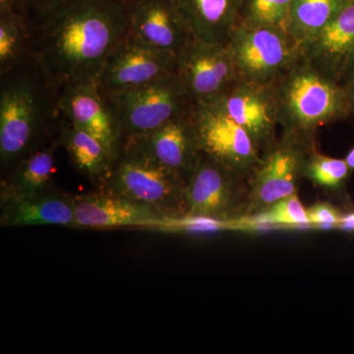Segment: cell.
Listing matches in <instances>:
<instances>
[{
    "instance_id": "obj_29",
    "label": "cell",
    "mask_w": 354,
    "mask_h": 354,
    "mask_svg": "<svg viewBox=\"0 0 354 354\" xmlns=\"http://www.w3.org/2000/svg\"><path fill=\"white\" fill-rule=\"evenodd\" d=\"M57 1V0H18L17 13L29 17Z\"/></svg>"
},
{
    "instance_id": "obj_12",
    "label": "cell",
    "mask_w": 354,
    "mask_h": 354,
    "mask_svg": "<svg viewBox=\"0 0 354 354\" xmlns=\"http://www.w3.org/2000/svg\"><path fill=\"white\" fill-rule=\"evenodd\" d=\"M211 104L243 127L261 153L278 141V106L272 85L239 80Z\"/></svg>"
},
{
    "instance_id": "obj_18",
    "label": "cell",
    "mask_w": 354,
    "mask_h": 354,
    "mask_svg": "<svg viewBox=\"0 0 354 354\" xmlns=\"http://www.w3.org/2000/svg\"><path fill=\"white\" fill-rule=\"evenodd\" d=\"M1 225L75 227V199L53 190L3 203Z\"/></svg>"
},
{
    "instance_id": "obj_31",
    "label": "cell",
    "mask_w": 354,
    "mask_h": 354,
    "mask_svg": "<svg viewBox=\"0 0 354 354\" xmlns=\"http://www.w3.org/2000/svg\"><path fill=\"white\" fill-rule=\"evenodd\" d=\"M17 2L18 0H0V14L17 13Z\"/></svg>"
},
{
    "instance_id": "obj_30",
    "label": "cell",
    "mask_w": 354,
    "mask_h": 354,
    "mask_svg": "<svg viewBox=\"0 0 354 354\" xmlns=\"http://www.w3.org/2000/svg\"><path fill=\"white\" fill-rule=\"evenodd\" d=\"M337 230L354 234V211L342 215L341 221H339V225H337Z\"/></svg>"
},
{
    "instance_id": "obj_27",
    "label": "cell",
    "mask_w": 354,
    "mask_h": 354,
    "mask_svg": "<svg viewBox=\"0 0 354 354\" xmlns=\"http://www.w3.org/2000/svg\"><path fill=\"white\" fill-rule=\"evenodd\" d=\"M156 232L165 234H212L230 232V218L183 214L176 216H165Z\"/></svg>"
},
{
    "instance_id": "obj_26",
    "label": "cell",
    "mask_w": 354,
    "mask_h": 354,
    "mask_svg": "<svg viewBox=\"0 0 354 354\" xmlns=\"http://www.w3.org/2000/svg\"><path fill=\"white\" fill-rule=\"evenodd\" d=\"M291 3L292 0H242L237 24L285 28Z\"/></svg>"
},
{
    "instance_id": "obj_28",
    "label": "cell",
    "mask_w": 354,
    "mask_h": 354,
    "mask_svg": "<svg viewBox=\"0 0 354 354\" xmlns=\"http://www.w3.org/2000/svg\"><path fill=\"white\" fill-rule=\"evenodd\" d=\"M310 225L313 230H337L342 214L332 204L327 202H317L307 209Z\"/></svg>"
},
{
    "instance_id": "obj_15",
    "label": "cell",
    "mask_w": 354,
    "mask_h": 354,
    "mask_svg": "<svg viewBox=\"0 0 354 354\" xmlns=\"http://www.w3.org/2000/svg\"><path fill=\"white\" fill-rule=\"evenodd\" d=\"M312 66L346 86L354 77V1H348L329 24L301 48Z\"/></svg>"
},
{
    "instance_id": "obj_8",
    "label": "cell",
    "mask_w": 354,
    "mask_h": 354,
    "mask_svg": "<svg viewBox=\"0 0 354 354\" xmlns=\"http://www.w3.org/2000/svg\"><path fill=\"white\" fill-rule=\"evenodd\" d=\"M176 72L193 104H212L239 81L228 44L193 38L176 57Z\"/></svg>"
},
{
    "instance_id": "obj_16",
    "label": "cell",
    "mask_w": 354,
    "mask_h": 354,
    "mask_svg": "<svg viewBox=\"0 0 354 354\" xmlns=\"http://www.w3.org/2000/svg\"><path fill=\"white\" fill-rule=\"evenodd\" d=\"M129 32L153 48L177 55L194 38L174 0H128Z\"/></svg>"
},
{
    "instance_id": "obj_21",
    "label": "cell",
    "mask_w": 354,
    "mask_h": 354,
    "mask_svg": "<svg viewBox=\"0 0 354 354\" xmlns=\"http://www.w3.org/2000/svg\"><path fill=\"white\" fill-rule=\"evenodd\" d=\"M59 137L60 144L68 153L77 171L94 183L104 185L116 162L106 147L70 122L62 128Z\"/></svg>"
},
{
    "instance_id": "obj_23",
    "label": "cell",
    "mask_w": 354,
    "mask_h": 354,
    "mask_svg": "<svg viewBox=\"0 0 354 354\" xmlns=\"http://www.w3.org/2000/svg\"><path fill=\"white\" fill-rule=\"evenodd\" d=\"M27 18L18 13L0 14V74L31 57Z\"/></svg>"
},
{
    "instance_id": "obj_2",
    "label": "cell",
    "mask_w": 354,
    "mask_h": 354,
    "mask_svg": "<svg viewBox=\"0 0 354 354\" xmlns=\"http://www.w3.org/2000/svg\"><path fill=\"white\" fill-rule=\"evenodd\" d=\"M59 88L36 58L0 74V162L17 165L38 151L44 136L62 113ZM64 115V114H62Z\"/></svg>"
},
{
    "instance_id": "obj_5",
    "label": "cell",
    "mask_w": 354,
    "mask_h": 354,
    "mask_svg": "<svg viewBox=\"0 0 354 354\" xmlns=\"http://www.w3.org/2000/svg\"><path fill=\"white\" fill-rule=\"evenodd\" d=\"M104 95L118 116L122 142L157 129L193 106L176 71L138 87Z\"/></svg>"
},
{
    "instance_id": "obj_32",
    "label": "cell",
    "mask_w": 354,
    "mask_h": 354,
    "mask_svg": "<svg viewBox=\"0 0 354 354\" xmlns=\"http://www.w3.org/2000/svg\"><path fill=\"white\" fill-rule=\"evenodd\" d=\"M346 87L348 88L349 99H351V106H353L354 114V77L351 82L346 84Z\"/></svg>"
},
{
    "instance_id": "obj_22",
    "label": "cell",
    "mask_w": 354,
    "mask_h": 354,
    "mask_svg": "<svg viewBox=\"0 0 354 354\" xmlns=\"http://www.w3.org/2000/svg\"><path fill=\"white\" fill-rule=\"evenodd\" d=\"M349 0H292L285 25L300 48L315 38Z\"/></svg>"
},
{
    "instance_id": "obj_7",
    "label": "cell",
    "mask_w": 354,
    "mask_h": 354,
    "mask_svg": "<svg viewBox=\"0 0 354 354\" xmlns=\"http://www.w3.org/2000/svg\"><path fill=\"white\" fill-rule=\"evenodd\" d=\"M313 148V141L281 134L277 143L261 155L259 164L247 179V214L259 212L297 193L305 158Z\"/></svg>"
},
{
    "instance_id": "obj_17",
    "label": "cell",
    "mask_w": 354,
    "mask_h": 354,
    "mask_svg": "<svg viewBox=\"0 0 354 354\" xmlns=\"http://www.w3.org/2000/svg\"><path fill=\"white\" fill-rule=\"evenodd\" d=\"M75 199V227H142L156 230L165 216L152 207L113 194L80 195Z\"/></svg>"
},
{
    "instance_id": "obj_6",
    "label": "cell",
    "mask_w": 354,
    "mask_h": 354,
    "mask_svg": "<svg viewBox=\"0 0 354 354\" xmlns=\"http://www.w3.org/2000/svg\"><path fill=\"white\" fill-rule=\"evenodd\" d=\"M239 80L272 85L301 57L285 28L235 26L227 41Z\"/></svg>"
},
{
    "instance_id": "obj_10",
    "label": "cell",
    "mask_w": 354,
    "mask_h": 354,
    "mask_svg": "<svg viewBox=\"0 0 354 354\" xmlns=\"http://www.w3.org/2000/svg\"><path fill=\"white\" fill-rule=\"evenodd\" d=\"M176 71V57L158 50L129 32L109 53L97 87L104 94L138 87Z\"/></svg>"
},
{
    "instance_id": "obj_34",
    "label": "cell",
    "mask_w": 354,
    "mask_h": 354,
    "mask_svg": "<svg viewBox=\"0 0 354 354\" xmlns=\"http://www.w3.org/2000/svg\"><path fill=\"white\" fill-rule=\"evenodd\" d=\"M349 1H354V0H349Z\"/></svg>"
},
{
    "instance_id": "obj_9",
    "label": "cell",
    "mask_w": 354,
    "mask_h": 354,
    "mask_svg": "<svg viewBox=\"0 0 354 354\" xmlns=\"http://www.w3.org/2000/svg\"><path fill=\"white\" fill-rule=\"evenodd\" d=\"M191 113L202 152L248 179L262 155L248 132L214 104H193Z\"/></svg>"
},
{
    "instance_id": "obj_4",
    "label": "cell",
    "mask_w": 354,
    "mask_h": 354,
    "mask_svg": "<svg viewBox=\"0 0 354 354\" xmlns=\"http://www.w3.org/2000/svg\"><path fill=\"white\" fill-rule=\"evenodd\" d=\"M104 186L109 193L152 207L165 216L187 212L185 179L131 146L121 147Z\"/></svg>"
},
{
    "instance_id": "obj_25",
    "label": "cell",
    "mask_w": 354,
    "mask_h": 354,
    "mask_svg": "<svg viewBox=\"0 0 354 354\" xmlns=\"http://www.w3.org/2000/svg\"><path fill=\"white\" fill-rule=\"evenodd\" d=\"M351 171L344 158L322 155L313 148L305 158L302 177L320 187L335 189L346 180Z\"/></svg>"
},
{
    "instance_id": "obj_13",
    "label": "cell",
    "mask_w": 354,
    "mask_h": 354,
    "mask_svg": "<svg viewBox=\"0 0 354 354\" xmlns=\"http://www.w3.org/2000/svg\"><path fill=\"white\" fill-rule=\"evenodd\" d=\"M191 111L192 109L153 131L124 140L122 145L137 149L187 181L202 155Z\"/></svg>"
},
{
    "instance_id": "obj_33",
    "label": "cell",
    "mask_w": 354,
    "mask_h": 354,
    "mask_svg": "<svg viewBox=\"0 0 354 354\" xmlns=\"http://www.w3.org/2000/svg\"><path fill=\"white\" fill-rule=\"evenodd\" d=\"M344 160L348 162V167H351V171L354 169V147L349 151L348 156H346Z\"/></svg>"
},
{
    "instance_id": "obj_24",
    "label": "cell",
    "mask_w": 354,
    "mask_h": 354,
    "mask_svg": "<svg viewBox=\"0 0 354 354\" xmlns=\"http://www.w3.org/2000/svg\"><path fill=\"white\" fill-rule=\"evenodd\" d=\"M247 215L262 223L274 225L279 230H313L309 223L307 209L300 201L297 193L283 198L264 209Z\"/></svg>"
},
{
    "instance_id": "obj_14",
    "label": "cell",
    "mask_w": 354,
    "mask_h": 354,
    "mask_svg": "<svg viewBox=\"0 0 354 354\" xmlns=\"http://www.w3.org/2000/svg\"><path fill=\"white\" fill-rule=\"evenodd\" d=\"M59 109L71 124L99 140L118 160L122 147L120 122L113 106L97 83L62 88Z\"/></svg>"
},
{
    "instance_id": "obj_1",
    "label": "cell",
    "mask_w": 354,
    "mask_h": 354,
    "mask_svg": "<svg viewBox=\"0 0 354 354\" xmlns=\"http://www.w3.org/2000/svg\"><path fill=\"white\" fill-rule=\"evenodd\" d=\"M27 18L31 53L59 88L97 83L129 31L128 0H57Z\"/></svg>"
},
{
    "instance_id": "obj_3",
    "label": "cell",
    "mask_w": 354,
    "mask_h": 354,
    "mask_svg": "<svg viewBox=\"0 0 354 354\" xmlns=\"http://www.w3.org/2000/svg\"><path fill=\"white\" fill-rule=\"evenodd\" d=\"M283 134L311 140L319 128L353 115L348 88L300 57L272 84Z\"/></svg>"
},
{
    "instance_id": "obj_11",
    "label": "cell",
    "mask_w": 354,
    "mask_h": 354,
    "mask_svg": "<svg viewBox=\"0 0 354 354\" xmlns=\"http://www.w3.org/2000/svg\"><path fill=\"white\" fill-rule=\"evenodd\" d=\"M247 179L202 152L186 181L187 212L191 215L236 218L237 209L248 191Z\"/></svg>"
},
{
    "instance_id": "obj_19",
    "label": "cell",
    "mask_w": 354,
    "mask_h": 354,
    "mask_svg": "<svg viewBox=\"0 0 354 354\" xmlns=\"http://www.w3.org/2000/svg\"><path fill=\"white\" fill-rule=\"evenodd\" d=\"M193 37L227 44L239 21L242 0H174Z\"/></svg>"
},
{
    "instance_id": "obj_20",
    "label": "cell",
    "mask_w": 354,
    "mask_h": 354,
    "mask_svg": "<svg viewBox=\"0 0 354 354\" xmlns=\"http://www.w3.org/2000/svg\"><path fill=\"white\" fill-rule=\"evenodd\" d=\"M60 135V134H59ZM15 165L1 186L2 203L35 196L51 190L55 169V151L60 137Z\"/></svg>"
}]
</instances>
